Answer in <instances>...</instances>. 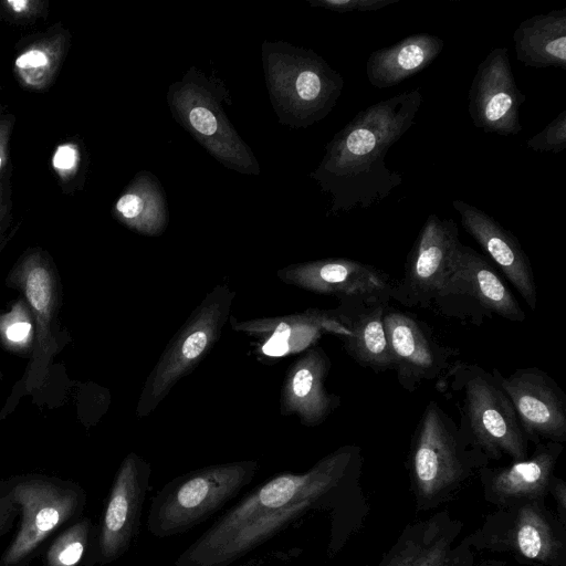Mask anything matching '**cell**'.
Segmentation results:
<instances>
[{"label": "cell", "instance_id": "cell-36", "mask_svg": "<svg viewBox=\"0 0 566 566\" xmlns=\"http://www.w3.org/2000/svg\"><path fill=\"white\" fill-rule=\"evenodd\" d=\"M11 130L12 123L9 119L0 120V174L8 163Z\"/></svg>", "mask_w": 566, "mask_h": 566}, {"label": "cell", "instance_id": "cell-7", "mask_svg": "<svg viewBox=\"0 0 566 566\" xmlns=\"http://www.w3.org/2000/svg\"><path fill=\"white\" fill-rule=\"evenodd\" d=\"M446 377L450 389L461 394L458 427L465 440L486 458L526 459L528 441L494 374L475 364L454 361Z\"/></svg>", "mask_w": 566, "mask_h": 566}, {"label": "cell", "instance_id": "cell-14", "mask_svg": "<svg viewBox=\"0 0 566 566\" xmlns=\"http://www.w3.org/2000/svg\"><path fill=\"white\" fill-rule=\"evenodd\" d=\"M384 327L392 370L406 391L415 392L423 381L441 377L454 364L457 350L440 344L430 327L410 313L388 305Z\"/></svg>", "mask_w": 566, "mask_h": 566}, {"label": "cell", "instance_id": "cell-4", "mask_svg": "<svg viewBox=\"0 0 566 566\" xmlns=\"http://www.w3.org/2000/svg\"><path fill=\"white\" fill-rule=\"evenodd\" d=\"M6 284L19 291L29 305L34 322V340L22 377L0 409V422L14 411L23 397L44 386L55 356L70 340L59 322L60 276L45 250L39 247L25 250L9 271Z\"/></svg>", "mask_w": 566, "mask_h": 566}, {"label": "cell", "instance_id": "cell-8", "mask_svg": "<svg viewBox=\"0 0 566 566\" xmlns=\"http://www.w3.org/2000/svg\"><path fill=\"white\" fill-rule=\"evenodd\" d=\"M4 481L19 506L20 525L0 566H28L53 533L82 517L86 493L74 481L39 473Z\"/></svg>", "mask_w": 566, "mask_h": 566}, {"label": "cell", "instance_id": "cell-1", "mask_svg": "<svg viewBox=\"0 0 566 566\" xmlns=\"http://www.w3.org/2000/svg\"><path fill=\"white\" fill-rule=\"evenodd\" d=\"M360 467V449L344 446L306 472L270 478L219 516L172 566H231L310 511L337 506Z\"/></svg>", "mask_w": 566, "mask_h": 566}, {"label": "cell", "instance_id": "cell-12", "mask_svg": "<svg viewBox=\"0 0 566 566\" xmlns=\"http://www.w3.org/2000/svg\"><path fill=\"white\" fill-rule=\"evenodd\" d=\"M151 467L135 452L120 462L86 557V564L107 565L120 558L139 533Z\"/></svg>", "mask_w": 566, "mask_h": 566}, {"label": "cell", "instance_id": "cell-2", "mask_svg": "<svg viewBox=\"0 0 566 566\" xmlns=\"http://www.w3.org/2000/svg\"><path fill=\"white\" fill-rule=\"evenodd\" d=\"M421 103L419 88L402 92L367 106L334 135L310 174L332 197L328 216L370 208L401 185V174L385 157L412 126Z\"/></svg>", "mask_w": 566, "mask_h": 566}, {"label": "cell", "instance_id": "cell-10", "mask_svg": "<svg viewBox=\"0 0 566 566\" xmlns=\"http://www.w3.org/2000/svg\"><path fill=\"white\" fill-rule=\"evenodd\" d=\"M486 459L465 440L455 421L438 402L429 401L410 449V472L420 503L442 499Z\"/></svg>", "mask_w": 566, "mask_h": 566}, {"label": "cell", "instance_id": "cell-17", "mask_svg": "<svg viewBox=\"0 0 566 566\" xmlns=\"http://www.w3.org/2000/svg\"><path fill=\"white\" fill-rule=\"evenodd\" d=\"M276 274L282 282L305 291L367 302L389 303L394 287L382 271L345 258L295 263L280 269Z\"/></svg>", "mask_w": 566, "mask_h": 566}, {"label": "cell", "instance_id": "cell-34", "mask_svg": "<svg viewBox=\"0 0 566 566\" xmlns=\"http://www.w3.org/2000/svg\"><path fill=\"white\" fill-rule=\"evenodd\" d=\"M19 506L4 480L0 481V537L8 533L19 515Z\"/></svg>", "mask_w": 566, "mask_h": 566}, {"label": "cell", "instance_id": "cell-13", "mask_svg": "<svg viewBox=\"0 0 566 566\" xmlns=\"http://www.w3.org/2000/svg\"><path fill=\"white\" fill-rule=\"evenodd\" d=\"M461 243L454 220L429 214L408 255L405 273L392 287L391 300L408 307H431Z\"/></svg>", "mask_w": 566, "mask_h": 566}, {"label": "cell", "instance_id": "cell-35", "mask_svg": "<svg viewBox=\"0 0 566 566\" xmlns=\"http://www.w3.org/2000/svg\"><path fill=\"white\" fill-rule=\"evenodd\" d=\"M12 222V200L10 182L0 180V250L8 240V232Z\"/></svg>", "mask_w": 566, "mask_h": 566}, {"label": "cell", "instance_id": "cell-3", "mask_svg": "<svg viewBox=\"0 0 566 566\" xmlns=\"http://www.w3.org/2000/svg\"><path fill=\"white\" fill-rule=\"evenodd\" d=\"M261 60L269 98L281 125L305 128L335 107L344 78L313 50L264 41Z\"/></svg>", "mask_w": 566, "mask_h": 566}, {"label": "cell", "instance_id": "cell-6", "mask_svg": "<svg viewBox=\"0 0 566 566\" xmlns=\"http://www.w3.org/2000/svg\"><path fill=\"white\" fill-rule=\"evenodd\" d=\"M231 103L229 90L214 73L191 66L167 92L172 118L226 168L244 175L260 174L259 163L239 136L222 107Z\"/></svg>", "mask_w": 566, "mask_h": 566}, {"label": "cell", "instance_id": "cell-9", "mask_svg": "<svg viewBox=\"0 0 566 566\" xmlns=\"http://www.w3.org/2000/svg\"><path fill=\"white\" fill-rule=\"evenodd\" d=\"M235 292L216 285L170 339L149 373L137 401L136 415L147 417L213 348L230 318Z\"/></svg>", "mask_w": 566, "mask_h": 566}, {"label": "cell", "instance_id": "cell-19", "mask_svg": "<svg viewBox=\"0 0 566 566\" xmlns=\"http://www.w3.org/2000/svg\"><path fill=\"white\" fill-rule=\"evenodd\" d=\"M331 366L326 352L316 345L294 360L283 381L281 413L296 416L308 427L323 423L340 405L339 396L329 392L325 386Z\"/></svg>", "mask_w": 566, "mask_h": 566}, {"label": "cell", "instance_id": "cell-32", "mask_svg": "<svg viewBox=\"0 0 566 566\" xmlns=\"http://www.w3.org/2000/svg\"><path fill=\"white\" fill-rule=\"evenodd\" d=\"M534 151L558 154L566 148V109L562 111L543 130L526 142Z\"/></svg>", "mask_w": 566, "mask_h": 566}, {"label": "cell", "instance_id": "cell-30", "mask_svg": "<svg viewBox=\"0 0 566 566\" xmlns=\"http://www.w3.org/2000/svg\"><path fill=\"white\" fill-rule=\"evenodd\" d=\"M33 340V316L24 298L20 297L10 310L0 313V345L10 353L30 356Z\"/></svg>", "mask_w": 566, "mask_h": 566}, {"label": "cell", "instance_id": "cell-25", "mask_svg": "<svg viewBox=\"0 0 566 566\" xmlns=\"http://www.w3.org/2000/svg\"><path fill=\"white\" fill-rule=\"evenodd\" d=\"M513 41L516 57L525 66L566 71V8L522 21Z\"/></svg>", "mask_w": 566, "mask_h": 566}, {"label": "cell", "instance_id": "cell-20", "mask_svg": "<svg viewBox=\"0 0 566 566\" xmlns=\"http://www.w3.org/2000/svg\"><path fill=\"white\" fill-rule=\"evenodd\" d=\"M452 207L464 230L480 244L516 289L531 310L537 293L531 262L516 237L483 210L457 199Z\"/></svg>", "mask_w": 566, "mask_h": 566}, {"label": "cell", "instance_id": "cell-23", "mask_svg": "<svg viewBox=\"0 0 566 566\" xmlns=\"http://www.w3.org/2000/svg\"><path fill=\"white\" fill-rule=\"evenodd\" d=\"M457 533L442 514L423 521L406 530L380 566H461Z\"/></svg>", "mask_w": 566, "mask_h": 566}, {"label": "cell", "instance_id": "cell-22", "mask_svg": "<svg viewBox=\"0 0 566 566\" xmlns=\"http://www.w3.org/2000/svg\"><path fill=\"white\" fill-rule=\"evenodd\" d=\"M389 303L360 298H339V308L347 317L348 336L342 337L345 352L361 367L375 373L392 369L384 327Z\"/></svg>", "mask_w": 566, "mask_h": 566}, {"label": "cell", "instance_id": "cell-21", "mask_svg": "<svg viewBox=\"0 0 566 566\" xmlns=\"http://www.w3.org/2000/svg\"><path fill=\"white\" fill-rule=\"evenodd\" d=\"M535 446L530 458L514 461L507 467L484 470L486 493L493 501H534L545 494L552 484L553 471L563 451V443L541 442Z\"/></svg>", "mask_w": 566, "mask_h": 566}, {"label": "cell", "instance_id": "cell-29", "mask_svg": "<svg viewBox=\"0 0 566 566\" xmlns=\"http://www.w3.org/2000/svg\"><path fill=\"white\" fill-rule=\"evenodd\" d=\"M95 535L88 517H80L61 532L45 554V566H78L86 558Z\"/></svg>", "mask_w": 566, "mask_h": 566}, {"label": "cell", "instance_id": "cell-31", "mask_svg": "<svg viewBox=\"0 0 566 566\" xmlns=\"http://www.w3.org/2000/svg\"><path fill=\"white\" fill-rule=\"evenodd\" d=\"M49 2L43 0L0 1V19L14 24L28 25L46 15Z\"/></svg>", "mask_w": 566, "mask_h": 566}, {"label": "cell", "instance_id": "cell-5", "mask_svg": "<svg viewBox=\"0 0 566 566\" xmlns=\"http://www.w3.org/2000/svg\"><path fill=\"white\" fill-rule=\"evenodd\" d=\"M259 462L240 460L207 465L167 482L151 499L147 528L157 538L187 533L249 485Z\"/></svg>", "mask_w": 566, "mask_h": 566}, {"label": "cell", "instance_id": "cell-33", "mask_svg": "<svg viewBox=\"0 0 566 566\" xmlns=\"http://www.w3.org/2000/svg\"><path fill=\"white\" fill-rule=\"evenodd\" d=\"M313 8H323L331 11L345 12H366L377 11L389 4L397 3L399 0H307Z\"/></svg>", "mask_w": 566, "mask_h": 566}, {"label": "cell", "instance_id": "cell-37", "mask_svg": "<svg viewBox=\"0 0 566 566\" xmlns=\"http://www.w3.org/2000/svg\"><path fill=\"white\" fill-rule=\"evenodd\" d=\"M2 379H3V375H2V373L0 371V382L2 381Z\"/></svg>", "mask_w": 566, "mask_h": 566}, {"label": "cell", "instance_id": "cell-26", "mask_svg": "<svg viewBox=\"0 0 566 566\" xmlns=\"http://www.w3.org/2000/svg\"><path fill=\"white\" fill-rule=\"evenodd\" d=\"M113 217L129 230L147 237L164 233L168 223L165 190L150 171L134 176L115 201Z\"/></svg>", "mask_w": 566, "mask_h": 566}, {"label": "cell", "instance_id": "cell-27", "mask_svg": "<svg viewBox=\"0 0 566 566\" xmlns=\"http://www.w3.org/2000/svg\"><path fill=\"white\" fill-rule=\"evenodd\" d=\"M70 39L69 31L57 23L28 41L13 64L20 86L30 92L46 91L63 64Z\"/></svg>", "mask_w": 566, "mask_h": 566}, {"label": "cell", "instance_id": "cell-18", "mask_svg": "<svg viewBox=\"0 0 566 566\" xmlns=\"http://www.w3.org/2000/svg\"><path fill=\"white\" fill-rule=\"evenodd\" d=\"M232 329L265 340L262 350L271 356L300 353L314 346L323 334L348 336L347 317L334 310L308 308L302 313L239 321L230 316Z\"/></svg>", "mask_w": 566, "mask_h": 566}, {"label": "cell", "instance_id": "cell-16", "mask_svg": "<svg viewBox=\"0 0 566 566\" xmlns=\"http://www.w3.org/2000/svg\"><path fill=\"white\" fill-rule=\"evenodd\" d=\"M518 90L506 48L493 49L479 64L469 91V115L476 128L501 136L522 130Z\"/></svg>", "mask_w": 566, "mask_h": 566}, {"label": "cell", "instance_id": "cell-28", "mask_svg": "<svg viewBox=\"0 0 566 566\" xmlns=\"http://www.w3.org/2000/svg\"><path fill=\"white\" fill-rule=\"evenodd\" d=\"M511 546L523 557L552 564L563 553V545L548 516L535 503L518 507L510 532Z\"/></svg>", "mask_w": 566, "mask_h": 566}, {"label": "cell", "instance_id": "cell-11", "mask_svg": "<svg viewBox=\"0 0 566 566\" xmlns=\"http://www.w3.org/2000/svg\"><path fill=\"white\" fill-rule=\"evenodd\" d=\"M444 315L472 321L495 314L510 322L523 323L525 312L490 262L471 247L461 243L450 273L433 304Z\"/></svg>", "mask_w": 566, "mask_h": 566}, {"label": "cell", "instance_id": "cell-24", "mask_svg": "<svg viewBox=\"0 0 566 566\" xmlns=\"http://www.w3.org/2000/svg\"><path fill=\"white\" fill-rule=\"evenodd\" d=\"M444 42L430 33L408 35L391 46L370 53L366 63L368 82L377 88L392 87L423 71L441 53Z\"/></svg>", "mask_w": 566, "mask_h": 566}, {"label": "cell", "instance_id": "cell-15", "mask_svg": "<svg viewBox=\"0 0 566 566\" xmlns=\"http://www.w3.org/2000/svg\"><path fill=\"white\" fill-rule=\"evenodd\" d=\"M492 373L511 399L527 441L565 442L566 396L548 374L537 367L518 368L507 377L496 368Z\"/></svg>", "mask_w": 566, "mask_h": 566}]
</instances>
